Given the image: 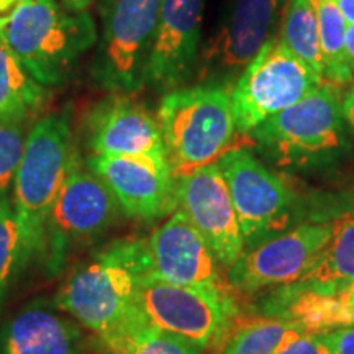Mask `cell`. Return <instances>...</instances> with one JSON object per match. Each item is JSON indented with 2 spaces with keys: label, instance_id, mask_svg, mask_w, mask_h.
Masks as SVG:
<instances>
[{
  "label": "cell",
  "instance_id": "f546056e",
  "mask_svg": "<svg viewBox=\"0 0 354 354\" xmlns=\"http://www.w3.org/2000/svg\"><path fill=\"white\" fill-rule=\"evenodd\" d=\"M343 115L344 122H348V125L351 127L354 133V82L351 84V88H349V92L343 100Z\"/></svg>",
  "mask_w": 354,
  "mask_h": 354
},
{
  "label": "cell",
  "instance_id": "cb8c5ba5",
  "mask_svg": "<svg viewBox=\"0 0 354 354\" xmlns=\"http://www.w3.org/2000/svg\"><path fill=\"white\" fill-rule=\"evenodd\" d=\"M302 335L307 333L292 320L259 318L234 331L225 354H279Z\"/></svg>",
  "mask_w": 354,
  "mask_h": 354
},
{
  "label": "cell",
  "instance_id": "52a82bcc",
  "mask_svg": "<svg viewBox=\"0 0 354 354\" xmlns=\"http://www.w3.org/2000/svg\"><path fill=\"white\" fill-rule=\"evenodd\" d=\"M136 304L148 325L197 348L216 342L234 315L232 300L218 287L171 284L151 271L141 279Z\"/></svg>",
  "mask_w": 354,
  "mask_h": 354
},
{
  "label": "cell",
  "instance_id": "83f0119b",
  "mask_svg": "<svg viewBox=\"0 0 354 354\" xmlns=\"http://www.w3.org/2000/svg\"><path fill=\"white\" fill-rule=\"evenodd\" d=\"M279 354H333L331 333L302 335Z\"/></svg>",
  "mask_w": 354,
  "mask_h": 354
},
{
  "label": "cell",
  "instance_id": "6da1fadb",
  "mask_svg": "<svg viewBox=\"0 0 354 354\" xmlns=\"http://www.w3.org/2000/svg\"><path fill=\"white\" fill-rule=\"evenodd\" d=\"M149 271L148 243L113 241L71 274L56 294V305L110 348L146 323L136 299L141 279Z\"/></svg>",
  "mask_w": 354,
  "mask_h": 354
},
{
  "label": "cell",
  "instance_id": "7a4b0ae2",
  "mask_svg": "<svg viewBox=\"0 0 354 354\" xmlns=\"http://www.w3.org/2000/svg\"><path fill=\"white\" fill-rule=\"evenodd\" d=\"M0 37L44 87L61 86L99 41L94 19L59 0H19L0 15Z\"/></svg>",
  "mask_w": 354,
  "mask_h": 354
},
{
  "label": "cell",
  "instance_id": "4fadbf2b",
  "mask_svg": "<svg viewBox=\"0 0 354 354\" xmlns=\"http://www.w3.org/2000/svg\"><path fill=\"white\" fill-rule=\"evenodd\" d=\"M331 230V221L302 223L259 243L230 268V282L243 292L299 282L317 263L330 240Z\"/></svg>",
  "mask_w": 354,
  "mask_h": 354
},
{
  "label": "cell",
  "instance_id": "8fae6325",
  "mask_svg": "<svg viewBox=\"0 0 354 354\" xmlns=\"http://www.w3.org/2000/svg\"><path fill=\"white\" fill-rule=\"evenodd\" d=\"M236 210L245 243L259 245L287 228L292 197L289 189L250 149H230L218 161Z\"/></svg>",
  "mask_w": 354,
  "mask_h": 354
},
{
  "label": "cell",
  "instance_id": "d6a6232c",
  "mask_svg": "<svg viewBox=\"0 0 354 354\" xmlns=\"http://www.w3.org/2000/svg\"><path fill=\"white\" fill-rule=\"evenodd\" d=\"M64 7L71 8V10H86L91 6L92 0H59Z\"/></svg>",
  "mask_w": 354,
  "mask_h": 354
},
{
  "label": "cell",
  "instance_id": "9a60e30c",
  "mask_svg": "<svg viewBox=\"0 0 354 354\" xmlns=\"http://www.w3.org/2000/svg\"><path fill=\"white\" fill-rule=\"evenodd\" d=\"M87 167L104 180L123 214L153 220L176 205V177L167 159L92 154Z\"/></svg>",
  "mask_w": 354,
  "mask_h": 354
},
{
  "label": "cell",
  "instance_id": "4316f807",
  "mask_svg": "<svg viewBox=\"0 0 354 354\" xmlns=\"http://www.w3.org/2000/svg\"><path fill=\"white\" fill-rule=\"evenodd\" d=\"M25 145L24 122H0V197L13 187Z\"/></svg>",
  "mask_w": 354,
  "mask_h": 354
},
{
  "label": "cell",
  "instance_id": "30bf717a",
  "mask_svg": "<svg viewBox=\"0 0 354 354\" xmlns=\"http://www.w3.org/2000/svg\"><path fill=\"white\" fill-rule=\"evenodd\" d=\"M287 0H227L212 37L201 50L196 76L201 84L227 86L272 38Z\"/></svg>",
  "mask_w": 354,
  "mask_h": 354
},
{
  "label": "cell",
  "instance_id": "d4e9b609",
  "mask_svg": "<svg viewBox=\"0 0 354 354\" xmlns=\"http://www.w3.org/2000/svg\"><path fill=\"white\" fill-rule=\"evenodd\" d=\"M25 266L24 241L10 197H0V302L6 297L13 276Z\"/></svg>",
  "mask_w": 354,
  "mask_h": 354
},
{
  "label": "cell",
  "instance_id": "7c38bea8",
  "mask_svg": "<svg viewBox=\"0 0 354 354\" xmlns=\"http://www.w3.org/2000/svg\"><path fill=\"white\" fill-rule=\"evenodd\" d=\"M176 201L215 259L232 268L245 253V238L218 165L212 162L176 177Z\"/></svg>",
  "mask_w": 354,
  "mask_h": 354
},
{
  "label": "cell",
  "instance_id": "f1b7e54d",
  "mask_svg": "<svg viewBox=\"0 0 354 354\" xmlns=\"http://www.w3.org/2000/svg\"><path fill=\"white\" fill-rule=\"evenodd\" d=\"M331 339H333V354H354V326L333 331Z\"/></svg>",
  "mask_w": 354,
  "mask_h": 354
},
{
  "label": "cell",
  "instance_id": "1f68e13d",
  "mask_svg": "<svg viewBox=\"0 0 354 354\" xmlns=\"http://www.w3.org/2000/svg\"><path fill=\"white\" fill-rule=\"evenodd\" d=\"M348 25H354V0H336Z\"/></svg>",
  "mask_w": 354,
  "mask_h": 354
},
{
  "label": "cell",
  "instance_id": "484cf974",
  "mask_svg": "<svg viewBox=\"0 0 354 354\" xmlns=\"http://www.w3.org/2000/svg\"><path fill=\"white\" fill-rule=\"evenodd\" d=\"M113 354H197L196 344L143 323L109 348Z\"/></svg>",
  "mask_w": 354,
  "mask_h": 354
},
{
  "label": "cell",
  "instance_id": "4dcf8cb0",
  "mask_svg": "<svg viewBox=\"0 0 354 354\" xmlns=\"http://www.w3.org/2000/svg\"><path fill=\"white\" fill-rule=\"evenodd\" d=\"M344 50H346V59L349 69L354 74V25H348L346 39H344Z\"/></svg>",
  "mask_w": 354,
  "mask_h": 354
},
{
  "label": "cell",
  "instance_id": "ac0fdd59",
  "mask_svg": "<svg viewBox=\"0 0 354 354\" xmlns=\"http://www.w3.org/2000/svg\"><path fill=\"white\" fill-rule=\"evenodd\" d=\"M77 333L64 318L33 304L8 322L0 354H76Z\"/></svg>",
  "mask_w": 354,
  "mask_h": 354
},
{
  "label": "cell",
  "instance_id": "5b68a950",
  "mask_svg": "<svg viewBox=\"0 0 354 354\" xmlns=\"http://www.w3.org/2000/svg\"><path fill=\"white\" fill-rule=\"evenodd\" d=\"M161 0H102V33L91 76L112 94L145 87V73L159 19Z\"/></svg>",
  "mask_w": 354,
  "mask_h": 354
},
{
  "label": "cell",
  "instance_id": "277c9868",
  "mask_svg": "<svg viewBox=\"0 0 354 354\" xmlns=\"http://www.w3.org/2000/svg\"><path fill=\"white\" fill-rule=\"evenodd\" d=\"M158 122L174 177L216 162L232 146V95L221 84H197L165 94Z\"/></svg>",
  "mask_w": 354,
  "mask_h": 354
},
{
  "label": "cell",
  "instance_id": "ffe728a7",
  "mask_svg": "<svg viewBox=\"0 0 354 354\" xmlns=\"http://www.w3.org/2000/svg\"><path fill=\"white\" fill-rule=\"evenodd\" d=\"M48 92L0 37V122H25L43 109Z\"/></svg>",
  "mask_w": 354,
  "mask_h": 354
},
{
  "label": "cell",
  "instance_id": "9c48e42d",
  "mask_svg": "<svg viewBox=\"0 0 354 354\" xmlns=\"http://www.w3.org/2000/svg\"><path fill=\"white\" fill-rule=\"evenodd\" d=\"M120 205L99 176L77 162L53 203L44 230L43 253L50 272H57L71 248L109 230Z\"/></svg>",
  "mask_w": 354,
  "mask_h": 354
},
{
  "label": "cell",
  "instance_id": "5bb4252c",
  "mask_svg": "<svg viewBox=\"0 0 354 354\" xmlns=\"http://www.w3.org/2000/svg\"><path fill=\"white\" fill-rule=\"evenodd\" d=\"M203 7L205 0H161L145 86L167 94L196 76Z\"/></svg>",
  "mask_w": 354,
  "mask_h": 354
},
{
  "label": "cell",
  "instance_id": "836d02e7",
  "mask_svg": "<svg viewBox=\"0 0 354 354\" xmlns=\"http://www.w3.org/2000/svg\"><path fill=\"white\" fill-rule=\"evenodd\" d=\"M19 0H0V13L3 12H10L13 7L17 6Z\"/></svg>",
  "mask_w": 354,
  "mask_h": 354
},
{
  "label": "cell",
  "instance_id": "2e32d148",
  "mask_svg": "<svg viewBox=\"0 0 354 354\" xmlns=\"http://www.w3.org/2000/svg\"><path fill=\"white\" fill-rule=\"evenodd\" d=\"M84 130L92 154L167 159L159 122L127 94L100 100L86 117Z\"/></svg>",
  "mask_w": 354,
  "mask_h": 354
},
{
  "label": "cell",
  "instance_id": "3957f363",
  "mask_svg": "<svg viewBox=\"0 0 354 354\" xmlns=\"http://www.w3.org/2000/svg\"><path fill=\"white\" fill-rule=\"evenodd\" d=\"M77 162L68 109L41 118L26 136L12 198L24 241L25 264L43 253L51 207Z\"/></svg>",
  "mask_w": 354,
  "mask_h": 354
},
{
  "label": "cell",
  "instance_id": "d6986e66",
  "mask_svg": "<svg viewBox=\"0 0 354 354\" xmlns=\"http://www.w3.org/2000/svg\"><path fill=\"white\" fill-rule=\"evenodd\" d=\"M330 240L312 269L299 282L310 289L338 290L354 281V210L331 221Z\"/></svg>",
  "mask_w": 354,
  "mask_h": 354
},
{
  "label": "cell",
  "instance_id": "44dd1931",
  "mask_svg": "<svg viewBox=\"0 0 354 354\" xmlns=\"http://www.w3.org/2000/svg\"><path fill=\"white\" fill-rule=\"evenodd\" d=\"M289 320L307 335L328 333L354 326V304L343 289H307L289 307Z\"/></svg>",
  "mask_w": 354,
  "mask_h": 354
},
{
  "label": "cell",
  "instance_id": "ba28073f",
  "mask_svg": "<svg viewBox=\"0 0 354 354\" xmlns=\"http://www.w3.org/2000/svg\"><path fill=\"white\" fill-rule=\"evenodd\" d=\"M344 115L338 88L330 84L272 115L248 136L281 162H302L328 154L343 143Z\"/></svg>",
  "mask_w": 354,
  "mask_h": 354
},
{
  "label": "cell",
  "instance_id": "8992f818",
  "mask_svg": "<svg viewBox=\"0 0 354 354\" xmlns=\"http://www.w3.org/2000/svg\"><path fill=\"white\" fill-rule=\"evenodd\" d=\"M307 64L281 39L271 38L243 69L230 95L236 133L250 135L272 115L289 109L322 86Z\"/></svg>",
  "mask_w": 354,
  "mask_h": 354
},
{
  "label": "cell",
  "instance_id": "e575fe53",
  "mask_svg": "<svg viewBox=\"0 0 354 354\" xmlns=\"http://www.w3.org/2000/svg\"><path fill=\"white\" fill-rule=\"evenodd\" d=\"M342 289L344 294H346V297L354 304V281L349 282V284H346L344 287H342Z\"/></svg>",
  "mask_w": 354,
  "mask_h": 354
},
{
  "label": "cell",
  "instance_id": "e0dca14e",
  "mask_svg": "<svg viewBox=\"0 0 354 354\" xmlns=\"http://www.w3.org/2000/svg\"><path fill=\"white\" fill-rule=\"evenodd\" d=\"M151 272L177 286L218 287L216 259L180 210L156 228L148 241Z\"/></svg>",
  "mask_w": 354,
  "mask_h": 354
},
{
  "label": "cell",
  "instance_id": "7402d4cb",
  "mask_svg": "<svg viewBox=\"0 0 354 354\" xmlns=\"http://www.w3.org/2000/svg\"><path fill=\"white\" fill-rule=\"evenodd\" d=\"M317 12L318 32L323 55V81L336 88L353 84L354 74L349 69L344 50L348 24L336 0H312Z\"/></svg>",
  "mask_w": 354,
  "mask_h": 354
},
{
  "label": "cell",
  "instance_id": "603a6c76",
  "mask_svg": "<svg viewBox=\"0 0 354 354\" xmlns=\"http://www.w3.org/2000/svg\"><path fill=\"white\" fill-rule=\"evenodd\" d=\"M279 39L289 48L292 55L297 56L318 77L323 79L325 64L317 12L312 0H287Z\"/></svg>",
  "mask_w": 354,
  "mask_h": 354
}]
</instances>
